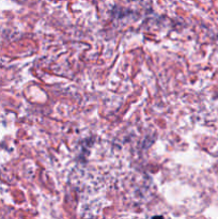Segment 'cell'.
Returning a JSON list of instances; mask_svg holds the SVG:
<instances>
[{"instance_id":"1","label":"cell","mask_w":218,"mask_h":219,"mask_svg":"<svg viewBox=\"0 0 218 219\" xmlns=\"http://www.w3.org/2000/svg\"><path fill=\"white\" fill-rule=\"evenodd\" d=\"M153 219H164L161 216H155V217H153Z\"/></svg>"}]
</instances>
